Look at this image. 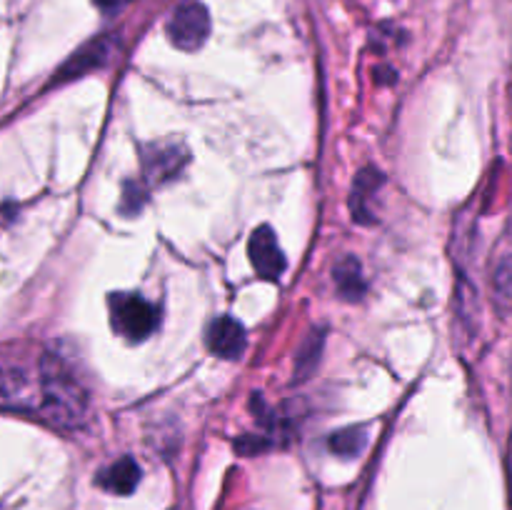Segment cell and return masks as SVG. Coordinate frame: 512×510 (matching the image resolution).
I'll return each instance as SVG.
<instances>
[{
	"label": "cell",
	"instance_id": "obj_1",
	"mask_svg": "<svg viewBox=\"0 0 512 510\" xmlns=\"http://www.w3.org/2000/svg\"><path fill=\"white\" fill-rule=\"evenodd\" d=\"M40 370L45 380L43 418L58 428H78L88 415V390L58 355H45Z\"/></svg>",
	"mask_w": 512,
	"mask_h": 510
},
{
	"label": "cell",
	"instance_id": "obj_2",
	"mask_svg": "<svg viewBox=\"0 0 512 510\" xmlns=\"http://www.w3.org/2000/svg\"><path fill=\"white\" fill-rule=\"evenodd\" d=\"M0 408L35 413L43 418L45 410V380L43 370L28 373L15 365H0Z\"/></svg>",
	"mask_w": 512,
	"mask_h": 510
},
{
	"label": "cell",
	"instance_id": "obj_3",
	"mask_svg": "<svg viewBox=\"0 0 512 510\" xmlns=\"http://www.w3.org/2000/svg\"><path fill=\"white\" fill-rule=\"evenodd\" d=\"M110 323L115 333L138 343L158 328V310L143 295L113 293L110 295Z\"/></svg>",
	"mask_w": 512,
	"mask_h": 510
},
{
	"label": "cell",
	"instance_id": "obj_4",
	"mask_svg": "<svg viewBox=\"0 0 512 510\" xmlns=\"http://www.w3.org/2000/svg\"><path fill=\"white\" fill-rule=\"evenodd\" d=\"M210 35L208 8L198 0H188L180 5L168 20V38L180 50H198Z\"/></svg>",
	"mask_w": 512,
	"mask_h": 510
},
{
	"label": "cell",
	"instance_id": "obj_5",
	"mask_svg": "<svg viewBox=\"0 0 512 510\" xmlns=\"http://www.w3.org/2000/svg\"><path fill=\"white\" fill-rule=\"evenodd\" d=\"M248 255L255 273L265 280H278L285 273V265H288L270 225H260V228L253 230L248 243Z\"/></svg>",
	"mask_w": 512,
	"mask_h": 510
},
{
	"label": "cell",
	"instance_id": "obj_6",
	"mask_svg": "<svg viewBox=\"0 0 512 510\" xmlns=\"http://www.w3.org/2000/svg\"><path fill=\"white\" fill-rule=\"evenodd\" d=\"M185 163H188V150L178 143H153L143 155L145 178L158 185L178 178Z\"/></svg>",
	"mask_w": 512,
	"mask_h": 510
},
{
	"label": "cell",
	"instance_id": "obj_7",
	"mask_svg": "<svg viewBox=\"0 0 512 510\" xmlns=\"http://www.w3.org/2000/svg\"><path fill=\"white\" fill-rule=\"evenodd\" d=\"M205 340H208L210 353L218 355V358H223V360L240 358L245 350V345H248L245 328L235 318H228V315H223V318H218L210 323Z\"/></svg>",
	"mask_w": 512,
	"mask_h": 510
},
{
	"label": "cell",
	"instance_id": "obj_8",
	"mask_svg": "<svg viewBox=\"0 0 512 510\" xmlns=\"http://www.w3.org/2000/svg\"><path fill=\"white\" fill-rule=\"evenodd\" d=\"M110 53H113V40L110 38L90 40L88 45H83V48H80L78 53H75L73 58L63 65V68H60L58 80L80 78V75L88 73V70L100 68V65L110 58Z\"/></svg>",
	"mask_w": 512,
	"mask_h": 510
},
{
	"label": "cell",
	"instance_id": "obj_9",
	"mask_svg": "<svg viewBox=\"0 0 512 510\" xmlns=\"http://www.w3.org/2000/svg\"><path fill=\"white\" fill-rule=\"evenodd\" d=\"M380 185H383V173L375 168H365L363 173H358V178H355L353 193H350V210H353V218L358 220V223L370 225L375 220L370 200H373V195H378Z\"/></svg>",
	"mask_w": 512,
	"mask_h": 510
},
{
	"label": "cell",
	"instance_id": "obj_10",
	"mask_svg": "<svg viewBox=\"0 0 512 510\" xmlns=\"http://www.w3.org/2000/svg\"><path fill=\"white\" fill-rule=\"evenodd\" d=\"M140 480V468L133 458H120L115 463H110L108 468L98 473V485L108 493L115 495H130L135 490Z\"/></svg>",
	"mask_w": 512,
	"mask_h": 510
},
{
	"label": "cell",
	"instance_id": "obj_11",
	"mask_svg": "<svg viewBox=\"0 0 512 510\" xmlns=\"http://www.w3.org/2000/svg\"><path fill=\"white\" fill-rule=\"evenodd\" d=\"M333 280L343 300H360L365 295V290H368L363 268H360L358 258H353V255H348V258H343L335 265Z\"/></svg>",
	"mask_w": 512,
	"mask_h": 510
},
{
	"label": "cell",
	"instance_id": "obj_12",
	"mask_svg": "<svg viewBox=\"0 0 512 510\" xmlns=\"http://www.w3.org/2000/svg\"><path fill=\"white\" fill-rule=\"evenodd\" d=\"M365 443H368V435H365L363 428H343L330 435L328 440L330 450L340 458H355L365 448Z\"/></svg>",
	"mask_w": 512,
	"mask_h": 510
},
{
	"label": "cell",
	"instance_id": "obj_13",
	"mask_svg": "<svg viewBox=\"0 0 512 510\" xmlns=\"http://www.w3.org/2000/svg\"><path fill=\"white\" fill-rule=\"evenodd\" d=\"M320 353H323V335L310 333V338L305 340L303 348H300L298 360H295V375H298V378H308L315 370V365H318Z\"/></svg>",
	"mask_w": 512,
	"mask_h": 510
},
{
	"label": "cell",
	"instance_id": "obj_14",
	"mask_svg": "<svg viewBox=\"0 0 512 510\" xmlns=\"http://www.w3.org/2000/svg\"><path fill=\"white\" fill-rule=\"evenodd\" d=\"M493 288H495V300H498L500 308L512 313V255L500 260L498 270H495Z\"/></svg>",
	"mask_w": 512,
	"mask_h": 510
},
{
	"label": "cell",
	"instance_id": "obj_15",
	"mask_svg": "<svg viewBox=\"0 0 512 510\" xmlns=\"http://www.w3.org/2000/svg\"><path fill=\"white\" fill-rule=\"evenodd\" d=\"M143 203H145V190L140 188L138 183H133V180L123 183V200H120V210L133 215L143 208Z\"/></svg>",
	"mask_w": 512,
	"mask_h": 510
},
{
	"label": "cell",
	"instance_id": "obj_16",
	"mask_svg": "<svg viewBox=\"0 0 512 510\" xmlns=\"http://www.w3.org/2000/svg\"><path fill=\"white\" fill-rule=\"evenodd\" d=\"M93 3L98 5V8L103 10V13H113V10L125 8V5L133 3V0H93Z\"/></svg>",
	"mask_w": 512,
	"mask_h": 510
}]
</instances>
